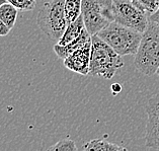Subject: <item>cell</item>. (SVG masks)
Masks as SVG:
<instances>
[{
    "label": "cell",
    "instance_id": "1",
    "mask_svg": "<svg viewBox=\"0 0 159 151\" xmlns=\"http://www.w3.org/2000/svg\"><path fill=\"white\" fill-rule=\"evenodd\" d=\"M123 66L124 61L120 54L98 34L91 36V55L88 75L111 79Z\"/></svg>",
    "mask_w": 159,
    "mask_h": 151
},
{
    "label": "cell",
    "instance_id": "2",
    "mask_svg": "<svg viewBox=\"0 0 159 151\" xmlns=\"http://www.w3.org/2000/svg\"><path fill=\"white\" fill-rule=\"evenodd\" d=\"M135 67L145 75L156 74L159 68V25L148 22L135 55Z\"/></svg>",
    "mask_w": 159,
    "mask_h": 151
},
{
    "label": "cell",
    "instance_id": "3",
    "mask_svg": "<svg viewBox=\"0 0 159 151\" xmlns=\"http://www.w3.org/2000/svg\"><path fill=\"white\" fill-rule=\"evenodd\" d=\"M142 34L138 30L112 21L107 28L100 30L98 36L121 56H135L140 46Z\"/></svg>",
    "mask_w": 159,
    "mask_h": 151
},
{
    "label": "cell",
    "instance_id": "4",
    "mask_svg": "<svg viewBox=\"0 0 159 151\" xmlns=\"http://www.w3.org/2000/svg\"><path fill=\"white\" fill-rule=\"evenodd\" d=\"M65 0H51L40 9L37 24L41 30L51 40L58 42L68 26L65 13Z\"/></svg>",
    "mask_w": 159,
    "mask_h": 151
},
{
    "label": "cell",
    "instance_id": "5",
    "mask_svg": "<svg viewBox=\"0 0 159 151\" xmlns=\"http://www.w3.org/2000/svg\"><path fill=\"white\" fill-rule=\"evenodd\" d=\"M81 14L88 33L98 34L115 21L114 0H82Z\"/></svg>",
    "mask_w": 159,
    "mask_h": 151
},
{
    "label": "cell",
    "instance_id": "6",
    "mask_svg": "<svg viewBox=\"0 0 159 151\" xmlns=\"http://www.w3.org/2000/svg\"><path fill=\"white\" fill-rule=\"evenodd\" d=\"M114 16L116 22L142 34L149 22L146 11L132 0H114Z\"/></svg>",
    "mask_w": 159,
    "mask_h": 151
},
{
    "label": "cell",
    "instance_id": "7",
    "mask_svg": "<svg viewBox=\"0 0 159 151\" xmlns=\"http://www.w3.org/2000/svg\"><path fill=\"white\" fill-rule=\"evenodd\" d=\"M145 110L148 117L145 135L146 147L159 150V94L149 98Z\"/></svg>",
    "mask_w": 159,
    "mask_h": 151
},
{
    "label": "cell",
    "instance_id": "8",
    "mask_svg": "<svg viewBox=\"0 0 159 151\" xmlns=\"http://www.w3.org/2000/svg\"><path fill=\"white\" fill-rule=\"evenodd\" d=\"M91 55V40L88 41L82 47L77 49L67 58L63 60L64 66L73 72L81 75L89 74V65H90Z\"/></svg>",
    "mask_w": 159,
    "mask_h": 151
},
{
    "label": "cell",
    "instance_id": "9",
    "mask_svg": "<svg viewBox=\"0 0 159 151\" xmlns=\"http://www.w3.org/2000/svg\"><path fill=\"white\" fill-rule=\"evenodd\" d=\"M90 40H91V34L88 33V30H86V28H85L82 34H81L77 39H75L74 41L69 43V44L65 45V46H61V45L56 44L54 46V52L56 53L58 58H60L61 60H64L65 58H67L70 54L76 51L77 49L81 48L83 45H85Z\"/></svg>",
    "mask_w": 159,
    "mask_h": 151
},
{
    "label": "cell",
    "instance_id": "10",
    "mask_svg": "<svg viewBox=\"0 0 159 151\" xmlns=\"http://www.w3.org/2000/svg\"><path fill=\"white\" fill-rule=\"evenodd\" d=\"M85 29V25H84V21H83V16L82 14L80 16L75 19L74 21L69 22L68 26L66 30L64 32L63 36L61 37V39L57 42L58 45L61 46H65L71 43L72 41H74L75 39H77Z\"/></svg>",
    "mask_w": 159,
    "mask_h": 151
},
{
    "label": "cell",
    "instance_id": "11",
    "mask_svg": "<svg viewBox=\"0 0 159 151\" xmlns=\"http://www.w3.org/2000/svg\"><path fill=\"white\" fill-rule=\"evenodd\" d=\"M84 150H95V151H121L126 148L108 142L106 138H98L87 142L83 146Z\"/></svg>",
    "mask_w": 159,
    "mask_h": 151
},
{
    "label": "cell",
    "instance_id": "12",
    "mask_svg": "<svg viewBox=\"0 0 159 151\" xmlns=\"http://www.w3.org/2000/svg\"><path fill=\"white\" fill-rule=\"evenodd\" d=\"M18 9L14 7L11 3L5 2L4 4L0 6V19L8 26L10 30L13 29L17 18Z\"/></svg>",
    "mask_w": 159,
    "mask_h": 151
},
{
    "label": "cell",
    "instance_id": "13",
    "mask_svg": "<svg viewBox=\"0 0 159 151\" xmlns=\"http://www.w3.org/2000/svg\"><path fill=\"white\" fill-rule=\"evenodd\" d=\"M65 13L68 22L74 21L81 15L82 0H65Z\"/></svg>",
    "mask_w": 159,
    "mask_h": 151
},
{
    "label": "cell",
    "instance_id": "14",
    "mask_svg": "<svg viewBox=\"0 0 159 151\" xmlns=\"http://www.w3.org/2000/svg\"><path fill=\"white\" fill-rule=\"evenodd\" d=\"M132 1L144 9L148 16L154 13L159 7V0H132Z\"/></svg>",
    "mask_w": 159,
    "mask_h": 151
},
{
    "label": "cell",
    "instance_id": "15",
    "mask_svg": "<svg viewBox=\"0 0 159 151\" xmlns=\"http://www.w3.org/2000/svg\"><path fill=\"white\" fill-rule=\"evenodd\" d=\"M20 11H30L36 7V0H7Z\"/></svg>",
    "mask_w": 159,
    "mask_h": 151
},
{
    "label": "cell",
    "instance_id": "16",
    "mask_svg": "<svg viewBox=\"0 0 159 151\" xmlns=\"http://www.w3.org/2000/svg\"><path fill=\"white\" fill-rule=\"evenodd\" d=\"M48 150H67V151H76L77 147L75 143L71 139H63L58 141L55 145L49 147Z\"/></svg>",
    "mask_w": 159,
    "mask_h": 151
},
{
    "label": "cell",
    "instance_id": "17",
    "mask_svg": "<svg viewBox=\"0 0 159 151\" xmlns=\"http://www.w3.org/2000/svg\"><path fill=\"white\" fill-rule=\"evenodd\" d=\"M10 29L7 26L4 22H3L1 19H0V37H5L7 34H9L10 32Z\"/></svg>",
    "mask_w": 159,
    "mask_h": 151
},
{
    "label": "cell",
    "instance_id": "18",
    "mask_svg": "<svg viewBox=\"0 0 159 151\" xmlns=\"http://www.w3.org/2000/svg\"><path fill=\"white\" fill-rule=\"evenodd\" d=\"M148 18H149V21H153V22H155V24L159 25V7H158L157 10L155 11L154 13H152V14H150V15H149Z\"/></svg>",
    "mask_w": 159,
    "mask_h": 151
},
{
    "label": "cell",
    "instance_id": "19",
    "mask_svg": "<svg viewBox=\"0 0 159 151\" xmlns=\"http://www.w3.org/2000/svg\"><path fill=\"white\" fill-rule=\"evenodd\" d=\"M111 90L112 91V94H114V95H117L119 92L122 91V85L119 84V83H114L111 85Z\"/></svg>",
    "mask_w": 159,
    "mask_h": 151
},
{
    "label": "cell",
    "instance_id": "20",
    "mask_svg": "<svg viewBox=\"0 0 159 151\" xmlns=\"http://www.w3.org/2000/svg\"><path fill=\"white\" fill-rule=\"evenodd\" d=\"M5 2H7V0H0V6H1L2 4H4Z\"/></svg>",
    "mask_w": 159,
    "mask_h": 151
},
{
    "label": "cell",
    "instance_id": "21",
    "mask_svg": "<svg viewBox=\"0 0 159 151\" xmlns=\"http://www.w3.org/2000/svg\"><path fill=\"white\" fill-rule=\"evenodd\" d=\"M156 74H157V75L159 76V68L157 69V71H156Z\"/></svg>",
    "mask_w": 159,
    "mask_h": 151
}]
</instances>
